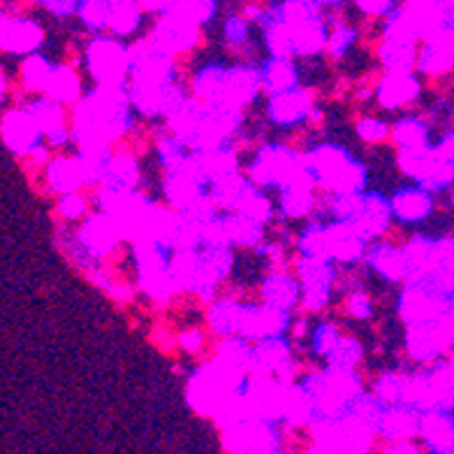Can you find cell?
<instances>
[{"label": "cell", "mask_w": 454, "mask_h": 454, "mask_svg": "<svg viewBox=\"0 0 454 454\" xmlns=\"http://www.w3.org/2000/svg\"><path fill=\"white\" fill-rule=\"evenodd\" d=\"M89 66L98 84H123L130 74V56L128 49L121 47L116 40H93L89 49Z\"/></svg>", "instance_id": "cell-1"}, {"label": "cell", "mask_w": 454, "mask_h": 454, "mask_svg": "<svg viewBox=\"0 0 454 454\" xmlns=\"http://www.w3.org/2000/svg\"><path fill=\"white\" fill-rule=\"evenodd\" d=\"M274 445L286 454H309L320 450V434L317 427L297 418L290 422H283L276 431Z\"/></svg>", "instance_id": "cell-2"}, {"label": "cell", "mask_w": 454, "mask_h": 454, "mask_svg": "<svg viewBox=\"0 0 454 454\" xmlns=\"http://www.w3.org/2000/svg\"><path fill=\"white\" fill-rule=\"evenodd\" d=\"M44 43V28L28 19H3V51L28 54Z\"/></svg>", "instance_id": "cell-3"}, {"label": "cell", "mask_w": 454, "mask_h": 454, "mask_svg": "<svg viewBox=\"0 0 454 454\" xmlns=\"http://www.w3.org/2000/svg\"><path fill=\"white\" fill-rule=\"evenodd\" d=\"M419 98V79L408 70H389L385 79L383 89H380V100L385 109H403Z\"/></svg>", "instance_id": "cell-4"}, {"label": "cell", "mask_w": 454, "mask_h": 454, "mask_svg": "<svg viewBox=\"0 0 454 454\" xmlns=\"http://www.w3.org/2000/svg\"><path fill=\"white\" fill-rule=\"evenodd\" d=\"M3 135L5 144L17 153L35 146V137L40 135L37 121L30 109H17V112H3Z\"/></svg>", "instance_id": "cell-5"}, {"label": "cell", "mask_w": 454, "mask_h": 454, "mask_svg": "<svg viewBox=\"0 0 454 454\" xmlns=\"http://www.w3.org/2000/svg\"><path fill=\"white\" fill-rule=\"evenodd\" d=\"M327 232V244H329V255L339 257V260H359L364 246H362V234L355 230L350 221L340 223V225H332Z\"/></svg>", "instance_id": "cell-6"}, {"label": "cell", "mask_w": 454, "mask_h": 454, "mask_svg": "<svg viewBox=\"0 0 454 454\" xmlns=\"http://www.w3.org/2000/svg\"><path fill=\"white\" fill-rule=\"evenodd\" d=\"M271 121L276 123H294V121H301L306 116V112L311 109L309 105V98H306L304 90H281L271 98Z\"/></svg>", "instance_id": "cell-7"}, {"label": "cell", "mask_w": 454, "mask_h": 454, "mask_svg": "<svg viewBox=\"0 0 454 454\" xmlns=\"http://www.w3.org/2000/svg\"><path fill=\"white\" fill-rule=\"evenodd\" d=\"M317 137L311 132V128L306 126L304 121H294V123H287L286 130L276 137V146L287 151L294 158H309L313 156L311 149Z\"/></svg>", "instance_id": "cell-8"}, {"label": "cell", "mask_w": 454, "mask_h": 454, "mask_svg": "<svg viewBox=\"0 0 454 454\" xmlns=\"http://www.w3.org/2000/svg\"><path fill=\"white\" fill-rule=\"evenodd\" d=\"M389 221V209L387 204L380 198H369L364 200V207L359 209V214L355 215L353 225L364 239H373L380 230L385 227V223Z\"/></svg>", "instance_id": "cell-9"}, {"label": "cell", "mask_w": 454, "mask_h": 454, "mask_svg": "<svg viewBox=\"0 0 454 454\" xmlns=\"http://www.w3.org/2000/svg\"><path fill=\"white\" fill-rule=\"evenodd\" d=\"M419 425H422V434H425L431 448L441 450V452L454 450V425L448 415L429 412V415L419 419Z\"/></svg>", "instance_id": "cell-10"}, {"label": "cell", "mask_w": 454, "mask_h": 454, "mask_svg": "<svg viewBox=\"0 0 454 454\" xmlns=\"http://www.w3.org/2000/svg\"><path fill=\"white\" fill-rule=\"evenodd\" d=\"M434 209V200L425 191H403L392 202V211L401 221H422Z\"/></svg>", "instance_id": "cell-11"}, {"label": "cell", "mask_w": 454, "mask_h": 454, "mask_svg": "<svg viewBox=\"0 0 454 454\" xmlns=\"http://www.w3.org/2000/svg\"><path fill=\"white\" fill-rule=\"evenodd\" d=\"M389 436L396 438V445L403 441H412V438L422 436V425L415 418V412L411 411H389L380 422Z\"/></svg>", "instance_id": "cell-12"}, {"label": "cell", "mask_w": 454, "mask_h": 454, "mask_svg": "<svg viewBox=\"0 0 454 454\" xmlns=\"http://www.w3.org/2000/svg\"><path fill=\"white\" fill-rule=\"evenodd\" d=\"M373 239H376V244L380 246V248H392V251L406 253L408 248L418 241V237H415V232H412L411 227H406V221H401L399 218V221L385 223L383 230H380Z\"/></svg>", "instance_id": "cell-13"}, {"label": "cell", "mask_w": 454, "mask_h": 454, "mask_svg": "<svg viewBox=\"0 0 454 454\" xmlns=\"http://www.w3.org/2000/svg\"><path fill=\"white\" fill-rule=\"evenodd\" d=\"M371 262L376 267L385 278L389 281H401L406 278V255L399 251H392V248H380L371 255Z\"/></svg>", "instance_id": "cell-14"}, {"label": "cell", "mask_w": 454, "mask_h": 454, "mask_svg": "<svg viewBox=\"0 0 454 454\" xmlns=\"http://www.w3.org/2000/svg\"><path fill=\"white\" fill-rule=\"evenodd\" d=\"M264 82L274 93H281V90H290L297 82V70L293 66V59H278L271 60L264 72Z\"/></svg>", "instance_id": "cell-15"}, {"label": "cell", "mask_w": 454, "mask_h": 454, "mask_svg": "<svg viewBox=\"0 0 454 454\" xmlns=\"http://www.w3.org/2000/svg\"><path fill=\"white\" fill-rule=\"evenodd\" d=\"M348 162L350 160L343 156V151L332 149V146H327V149H320L317 153H313V169L317 172V176L327 179L329 184H334V179L339 176L340 172H343V169H346Z\"/></svg>", "instance_id": "cell-16"}, {"label": "cell", "mask_w": 454, "mask_h": 454, "mask_svg": "<svg viewBox=\"0 0 454 454\" xmlns=\"http://www.w3.org/2000/svg\"><path fill=\"white\" fill-rule=\"evenodd\" d=\"M169 5H172L169 14L184 19L192 26L209 21L211 12H214V0H172Z\"/></svg>", "instance_id": "cell-17"}, {"label": "cell", "mask_w": 454, "mask_h": 454, "mask_svg": "<svg viewBox=\"0 0 454 454\" xmlns=\"http://www.w3.org/2000/svg\"><path fill=\"white\" fill-rule=\"evenodd\" d=\"M267 293H270L271 306L281 309V311H290L299 299V283L274 276V278H267Z\"/></svg>", "instance_id": "cell-18"}, {"label": "cell", "mask_w": 454, "mask_h": 454, "mask_svg": "<svg viewBox=\"0 0 454 454\" xmlns=\"http://www.w3.org/2000/svg\"><path fill=\"white\" fill-rule=\"evenodd\" d=\"M364 12H387L389 7H395V0H355Z\"/></svg>", "instance_id": "cell-19"}, {"label": "cell", "mask_w": 454, "mask_h": 454, "mask_svg": "<svg viewBox=\"0 0 454 454\" xmlns=\"http://www.w3.org/2000/svg\"><path fill=\"white\" fill-rule=\"evenodd\" d=\"M452 202H454V192H452Z\"/></svg>", "instance_id": "cell-20"}]
</instances>
